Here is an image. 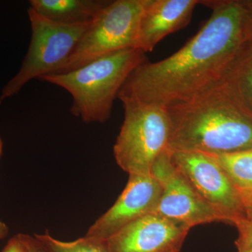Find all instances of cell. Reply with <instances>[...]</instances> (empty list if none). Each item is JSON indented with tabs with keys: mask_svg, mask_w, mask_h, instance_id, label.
<instances>
[{
	"mask_svg": "<svg viewBox=\"0 0 252 252\" xmlns=\"http://www.w3.org/2000/svg\"><path fill=\"white\" fill-rule=\"evenodd\" d=\"M211 16L183 47L167 59L140 64L119 97L167 106L216 85L246 41L241 0H207Z\"/></svg>",
	"mask_w": 252,
	"mask_h": 252,
	"instance_id": "obj_1",
	"label": "cell"
},
{
	"mask_svg": "<svg viewBox=\"0 0 252 252\" xmlns=\"http://www.w3.org/2000/svg\"><path fill=\"white\" fill-rule=\"evenodd\" d=\"M238 230V238L235 240L236 247L252 249V218L243 219L235 223Z\"/></svg>",
	"mask_w": 252,
	"mask_h": 252,
	"instance_id": "obj_16",
	"label": "cell"
},
{
	"mask_svg": "<svg viewBox=\"0 0 252 252\" xmlns=\"http://www.w3.org/2000/svg\"><path fill=\"white\" fill-rule=\"evenodd\" d=\"M248 217L249 218H252V208L249 211L248 214Z\"/></svg>",
	"mask_w": 252,
	"mask_h": 252,
	"instance_id": "obj_24",
	"label": "cell"
},
{
	"mask_svg": "<svg viewBox=\"0 0 252 252\" xmlns=\"http://www.w3.org/2000/svg\"><path fill=\"white\" fill-rule=\"evenodd\" d=\"M205 154L220 165L238 190L241 199L251 193L252 147L235 152Z\"/></svg>",
	"mask_w": 252,
	"mask_h": 252,
	"instance_id": "obj_14",
	"label": "cell"
},
{
	"mask_svg": "<svg viewBox=\"0 0 252 252\" xmlns=\"http://www.w3.org/2000/svg\"><path fill=\"white\" fill-rule=\"evenodd\" d=\"M34 236L46 252H112L107 241L85 236L74 241L64 242L51 236L49 232Z\"/></svg>",
	"mask_w": 252,
	"mask_h": 252,
	"instance_id": "obj_15",
	"label": "cell"
},
{
	"mask_svg": "<svg viewBox=\"0 0 252 252\" xmlns=\"http://www.w3.org/2000/svg\"><path fill=\"white\" fill-rule=\"evenodd\" d=\"M147 61V54L142 49L123 50L71 72L46 74L39 79L69 92L73 115L88 124L104 123L112 115L114 100L126 81Z\"/></svg>",
	"mask_w": 252,
	"mask_h": 252,
	"instance_id": "obj_3",
	"label": "cell"
},
{
	"mask_svg": "<svg viewBox=\"0 0 252 252\" xmlns=\"http://www.w3.org/2000/svg\"><path fill=\"white\" fill-rule=\"evenodd\" d=\"M146 1H109L81 36L70 56L49 74H64L107 55L139 49V28Z\"/></svg>",
	"mask_w": 252,
	"mask_h": 252,
	"instance_id": "obj_5",
	"label": "cell"
},
{
	"mask_svg": "<svg viewBox=\"0 0 252 252\" xmlns=\"http://www.w3.org/2000/svg\"><path fill=\"white\" fill-rule=\"evenodd\" d=\"M152 174L161 187V195L152 213L190 228L212 222H223L176 167L168 149L158 158Z\"/></svg>",
	"mask_w": 252,
	"mask_h": 252,
	"instance_id": "obj_8",
	"label": "cell"
},
{
	"mask_svg": "<svg viewBox=\"0 0 252 252\" xmlns=\"http://www.w3.org/2000/svg\"><path fill=\"white\" fill-rule=\"evenodd\" d=\"M166 108L171 126L169 150L223 153L252 147V118L219 83Z\"/></svg>",
	"mask_w": 252,
	"mask_h": 252,
	"instance_id": "obj_2",
	"label": "cell"
},
{
	"mask_svg": "<svg viewBox=\"0 0 252 252\" xmlns=\"http://www.w3.org/2000/svg\"><path fill=\"white\" fill-rule=\"evenodd\" d=\"M160 195L161 187L152 174L129 175L117 201L91 225L86 236L107 241L134 220L152 214Z\"/></svg>",
	"mask_w": 252,
	"mask_h": 252,
	"instance_id": "obj_9",
	"label": "cell"
},
{
	"mask_svg": "<svg viewBox=\"0 0 252 252\" xmlns=\"http://www.w3.org/2000/svg\"><path fill=\"white\" fill-rule=\"evenodd\" d=\"M170 152L176 167L224 223L235 225L248 217L238 190L212 158L198 152Z\"/></svg>",
	"mask_w": 252,
	"mask_h": 252,
	"instance_id": "obj_7",
	"label": "cell"
},
{
	"mask_svg": "<svg viewBox=\"0 0 252 252\" xmlns=\"http://www.w3.org/2000/svg\"><path fill=\"white\" fill-rule=\"evenodd\" d=\"M23 252H46L41 243L33 235L19 233Z\"/></svg>",
	"mask_w": 252,
	"mask_h": 252,
	"instance_id": "obj_18",
	"label": "cell"
},
{
	"mask_svg": "<svg viewBox=\"0 0 252 252\" xmlns=\"http://www.w3.org/2000/svg\"><path fill=\"white\" fill-rule=\"evenodd\" d=\"M219 84L239 107L252 118V40H246Z\"/></svg>",
	"mask_w": 252,
	"mask_h": 252,
	"instance_id": "obj_12",
	"label": "cell"
},
{
	"mask_svg": "<svg viewBox=\"0 0 252 252\" xmlns=\"http://www.w3.org/2000/svg\"><path fill=\"white\" fill-rule=\"evenodd\" d=\"M9 229L8 225L4 222L0 220V240L6 238L9 234Z\"/></svg>",
	"mask_w": 252,
	"mask_h": 252,
	"instance_id": "obj_21",
	"label": "cell"
},
{
	"mask_svg": "<svg viewBox=\"0 0 252 252\" xmlns=\"http://www.w3.org/2000/svg\"><path fill=\"white\" fill-rule=\"evenodd\" d=\"M1 252H23L22 243L19 234L10 239Z\"/></svg>",
	"mask_w": 252,
	"mask_h": 252,
	"instance_id": "obj_19",
	"label": "cell"
},
{
	"mask_svg": "<svg viewBox=\"0 0 252 252\" xmlns=\"http://www.w3.org/2000/svg\"><path fill=\"white\" fill-rule=\"evenodd\" d=\"M238 252H252V249L243 248V247H236Z\"/></svg>",
	"mask_w": 252,
	"mask_h": 252,
	"instance_id": "obj_22",
	"label": "cell"
},
{
	"mask_svg": "<svg viewBox=\"0 0 252 252\" xmlns=\"http://www.w3.org/2000/svg\"><path fill=\"white\" fill-rule=\"evenodd\" d=\"M31 40L22 66L1 91L0 104L31 81L51 74L72 54L91 23L67 25L55 23L28 10Z\"/></svg>",
	"mask_w": 252,
	"mask_h": 252,
	"instance_id": "obj_6",
	"label": "cell"
},
{
	"mask_svg": "<svg viewBox=\"0 0 252 252\" xmlns=\"http://www.w3.org/2000/svg\"><path fill=\"white\" fill-rule=\"evenodd\" d=\"M109 1L107 0H31L30 7L53 22L76 25L94 21Z\"/></svg>",
	"mask_w": 252,
	"mask_h": 252,
	"instance_id": "obj_13",
	"label": "cell"
},
{
	"mask_svg": "<svg viewBox=\"0 0 252 252\" xmlns=\"http://www.w3.org/2000/svg\"><path fill=\"white\" fill-rule=\"evenodd\" d=\"M242 200H243L244 206L246 209L247 214H248L249 211L252 208V191L243 197Z\"/></svg>",
	"mask_w": 252,
	"mask_h": 252,
	"instance_id": "obj_20",
	"label": "cell"
},
{
	"mask_svg": "<svg viewBox=\"0 0 252 252\" xmlns=\"http://www.w3.org/2000/svg\"><path fill=\"white\" fill-rule=\"evenodd\" d=\"M3 152V142L2 140H1V137H0V158H1V155H2Z\"/></svg>",
	"mask_w": 252,
	"mask_h": 252,
	"instance_id": "obj_23",
	"label": "cell"
},
{
	"mask_svg": "<svg viewBox=\"0 0 252 252\" xmlns=\"http://www.w3.org/2000/svg\"><path fill=\"white\" fill-rule=\"evenodd\" d=\"M118 98L124 119L114 145L116 161L129 175H151L158 158L168 149L171 126L166 107Z\"/></svg>",
	"mask_w": 252,
	"mask_h": 252,
	"instance_id": "obj_4",
	"label": "cell"
},
{
	"mask_svg": "<svg viewBox=\"0 0 252 252\" xmlns=\"http://www.w3.org/2000/svg\"><path fill=\"white\" fill-rule=\"evenodd\" d=\"M190 230L152 213L126 225L107 243L112 252H180Z\"/></svg>",
	"mask_w": 252,
	"mask_h": 252,
	"instance_id": "obj_10",
	"label": "cell"
},
{
	"mask_svg": "<svg viewBox=\"0 0 252 252\" xmlns=\"http://www.w3.org/2000/svg\"><path fill=\"white\" fill-rule=\"evenodd\" d=\"M199 0H147L140 18L138 48L147 54L165 36L191 21Z\"/></svg>",
	"mask_w": 252,
	"mask_h": 252,
	"instance_id": "obj_11",
	"label": "cell"
},
{
	"mask_svg": "<svg viewBox=\"0 0 252 252\" xmlns=\"http://www.w3.org/2000/svg\"><path fill=\"white\" fill-rule=\"evenodd\" d=\"M244 9V23L246 40H252V0H241Z\"/></svg>",
	"mask_w": 252,
	"mask_h": 252,
	"instance_id": "obj_17",
	"label": "cell"
}]
</instances>
